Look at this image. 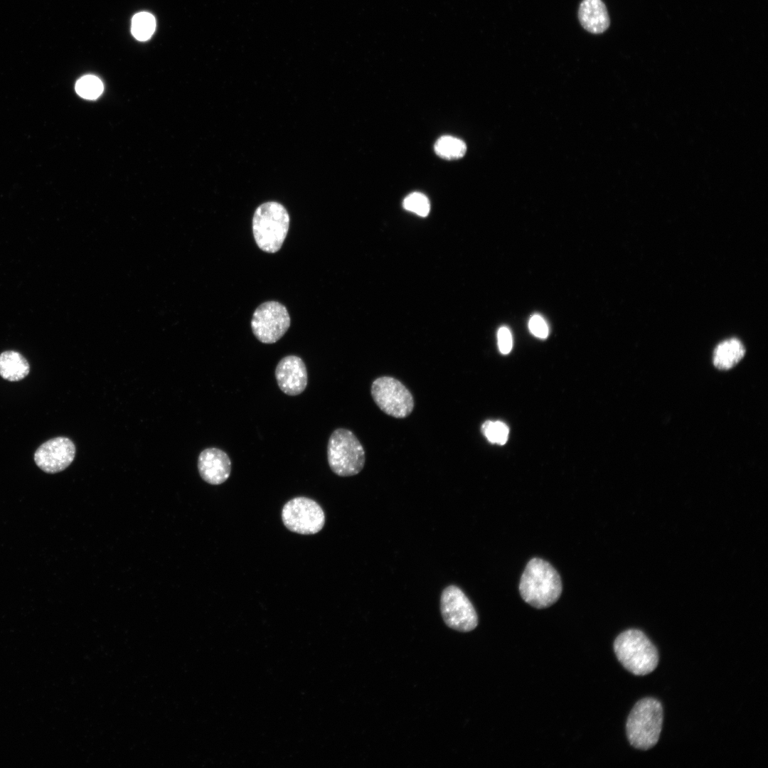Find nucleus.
<instances>
[{"label": "nucleus", "mask_w": 768, "mask_h": 768, "mask_svg": "<svg viewBox=\"0 0 768 768\" xmlns=\"http://www.w3.org/2000/svg\"><path fill=\"white\" fill-rule=\"evenodd\" d=\"M562 590L561 578L549 562L537 558L528 562L519 583L521 596L526 603L538 609L550 607Z\"/></svg>", "instance_id": "nucleus-1"}, {"label": "nucleus", "mask_w": 768, "mask_h": 768, "mask_svg": "<svg viewBox=\"0 0 768 768\" xmlns=\"http://www.w3.org/2000/svg\"><path fill=\"white\" fill-rule=\"evenodd\" d=\"M614 649L622 666L634 675L649 674L658 666V651L640 630L628 629L621 633L614 641Z\"/></svg>", "instance_id": "nucleus-2"}, {"label": "nucleus", "mask_w": 768, "mask_h": 768, "mask_svg": "<svg viewBox=\"0 0 768 768\" xmlns=\"http://www.w3.org/2000/svg\"><path fill=\"white\" fill-rule=\"evenodd\" d=\"M663 708L658 700L646 698L638 701L626 721V735L635 748L646 750L658 742L663 723Z\"/></svg>", "instance_id": "nucleus-3"}, {"label": "nucleus", "mask_w": 768, "mask_h": 768, "mask_svg": "<svg viewBox=\"0 0 768 768\" xmlns=\"http://www.w3.org/2000/svg\"><path fill=\"white\" fill-rule=\"evenodd\" d=\"M289 215L286 208L275 201L259 206L252 218V232L257 246L264 252L274 253L282 247L288 233Z\"/></svg>", "instance_id": "nucleus-4"}, {"label": "nucleus", "mask_w": 768, "mask_h": 768, "mask_svg": "<svg viewBox=\"0 0 768 768\" xmlns=\"http://www.w3.org/2000/svg\"><path fill=\"white\" fill-rule=\"evenodd\" d=\"M327 459L331 469L336 475L354 476L364 466L365 451L351 430L338 428L329 439Z\"/></svg>", "instance_id": "nucleus-5"}, {"label": "nucleus", "mask_w": 768, "mask_h": 768, "mask_svg": "<svg viewBox=\"0 0 768 768\" xmlns=\"http://www.w3.org/2000/svg\"><path fill=\"white\" fill-rule=\"evenodd\" d=\"M281 516L289 530L302 535L317 533L325 523L324 511L320 505L304 496L287 501L282 509Z\"/></svg>", "instance_id": "nucleus-6"}, {"label": "nucleus", "mask_w": 768, "mask_h": 768, "mask_svg": "<svg viewBox=\"0 0 768 768\" xmlns=\"http://www.w3.org/2000/svg\"><path fill=\"white\" fill-rule=\"evenodd\" d=\"M371 395L383 412L395 418L407 417L414 408V399L410 391L393 377L376 378L371 385Z\"/></svg>", "instance_id": "nucleus-7"}, {"label": "nucleus", "mask_w": 768, "mask_h": 768, "mask_svg": "<svg viewBox=\"0 0 768 768\" xmlns=\"http://www.w3.org/2000/svg\"><path fill=\"white\" fill-rule=\"evenodd\" d=\"M289 326L290 317L287 308L275 301L261 304L254 311L251 321L255 336L263 343L277 342Z\"/></svg>", "instance_id": "nucleus-8"}, {"label": "nucleus", "mask_w": 768, "mask_h": 768, "mask_svg": "<svg viewBox=\"0 0 768 768\" xmlns=\"http://www.w3.org/2000/svg\"><path fill=\"white\" fill-rule=\"evenodd\" d=\"M440 610L445 624L459 631H470L476 628L478 617L474 606L458 587L444 589L440 599Z\"/></svg>", "instance_id": "nucleus-9"}, {"label": "nucleus", "mask_w": 768, "mask_h": 768, "mask_svg": "<svg viewBox=\"0 0 768 768\" xmlns=\"http://www.w3.org/2000/svg\"><path fill=\"white\" fill-rule=\"evenodd\" d=\"M75 446L65 437H58L43 443L34 454L36 464L43 471L55 474L65 469L73 462Z\"/></svg>", "instance_id": "nucleus-10"}, {"label": "nucleus", "mask_w": 768, "mask_h": 768, "mask_svg": "<svg viewBox=\"0 0 768 768\" xmlns=\"http://www.w3.org/2000/svg\"><path fill=\"white\" fill-rule=\"evenodd\" d=\"M275 378L279 388L285 394L291 396L301 394L308 383L304 362L297 356L284 357L275 368Z\"/></svg>", "instance_id": "nucleus-11"}, {"label": "nucleus", "mask_w": 768, "mask_h": 768, "mask_svg": "<svg viewBox=\"0 0 768 768\" xmlns=\"http://www.w3.org/2000/svg\"><path fill=\"white\" fill-rule=\"evenodd\" d=\"M198 469L201 478L212 485L225 482L231 472V461L228 455L218 448L203 449L198 459Z\"/></svg>", "instance_id": "nucleus-12"}, {"label": "nucleus", "mask_w": 768, "mask_h": 768, "mask_svg": "<svg viewBox=\"0 0 768 768\" xmlns=\"http://www.w3.org/2000/svg\"><path fill=\"white\" fill-rule=\"evenodd\" d=\"M578 17L582 26L592 33H602L609 26V14L602 0H583Z\"/></svg>", "instance_id": "nucleus-13"}, {"label": "nucleus", "mask_w": 768, "mask_h": 768, "mask_svg": "<svg viewBox=\"0 0 768 768\" xmlns=\"http://www.w3.org/2000/svg\"><path fill=\"white\" fill-rule=\"evenodd\" d=\"M745 349L742 342L735 338L719 343L713 353V364L720 370H728L743 358Z\"/></svg>", "instance_id": "nucleus-14"}, {"label": "nucleus", "mask_w": 768, "mask_h": 768, "mask_svg": "<svg viewBox=\"0 0 768 768\" xmlns=\"http://www.w3.org/2000/svg\"><path fill=\"white\" fill-rule=\"evenodd\" d=\"M26 359L18 352L4 351L0 354V375L9 381H19L29 373Z\"/></svg>", "instance_id": "nucleus-15"}, {"label": "nucleus", "mask_w": 768, "mask_h": 768, "mask_svg": "<svg viewBox=\"0 0 768 768\" xmlns=\"http://www.w3.org/2000/svg\"><path fill=\"white\" fill-rule=\"evenodd\" d=\"M434 149L439 157L452 160L464 156L466 146L462 139L452 136H442L434 144Z\"/></svg>", "instance_id": "nucleus-16"}, {"label": "nucleus", "mask_w": 768, "mask_h": 768, "mask_svg": "<svg viewBox=\"0 0 768 768\" xmlns=\"http://www.w3.org/2000/svg\"><path fill=\"white\" fill-rule=\"evenodd\" d=\"M155 27V18L151 14L140 12L132 18V33L139 41L149 39L154 32Z\"/></svg>", "instance_id": "nucleus-17"}, {"label": "nucleus", "mask_w": 768, "mask_h": 768, "mask_svg": "<svg viewBox=\"0 0 768 768\" xmlns=\"http://www.w3.org/2000/svg\"><path fill=\"white\" fill-rule=\"evenodd\" d=\"M103 84L96 76L87 75L80 78L75 84V91L87 100L97 98L103 92Z\"/></svg>", "instance_id": "nucleus-18"}, {"label": "nucleus", "mask_w": 768, "mask_h": 768, "mask_svg": "<svg viewBox=\"0 0 768 768\" xmlns=\"http://www.w3.org/2000/svg\"><path fill=\"white\" fill-rule=\"evenodd\" d=\"M481 431L490 442L498 444H505L509 433L508 427L500 421H486L482 425Z\"/></svg>", "instance_id": "nucleus-19"}, {"label": "nucleus", "mask_w": 768, "mask_h": 768, "mask_svg": "<svg viewBox=\"0 0 768 768\" xmlns=\"http://www.w3.org/2000/svg\"><path fill=\"white\" fill-rule=\"evenodd\" d=\"M403 207L409 211L424 217L428 215L430 204L426 196L421 193L415 192L409 194L404 199Z\"/></svg>", "instance_id": "nucleus-20"}, {"label": "nucleus", "mask_w": 768, "mask_h": 768, "mask_svg": "<svg viewBox=\"0 0 768 768\" xmlns=\"http://www.w3.org/2000/svg\"><path fill=\"white\" fill-rule=\"evenodd\" d=\"M528 327L530 332L538 338H545L548 335V325L540 315H533L530 319Z\"/></svg>", "instance_id": "nucleus-21"}, {"label": "nucleus", "mask_w": 768, "mask_h": 768, "mask_svg": "<svg viewBox=\"0 0 768 768\" xmlns=\"http://www.w3.org/2000/svg\"><path fill=\"white\" fill-rule=\"evenodd\" d=\"M498 345L501 353H508L513 346V339L511 331L507 327H501L498 331Z\"/></svg>", "instance_id": "nucleus-22"}]
</instances>
